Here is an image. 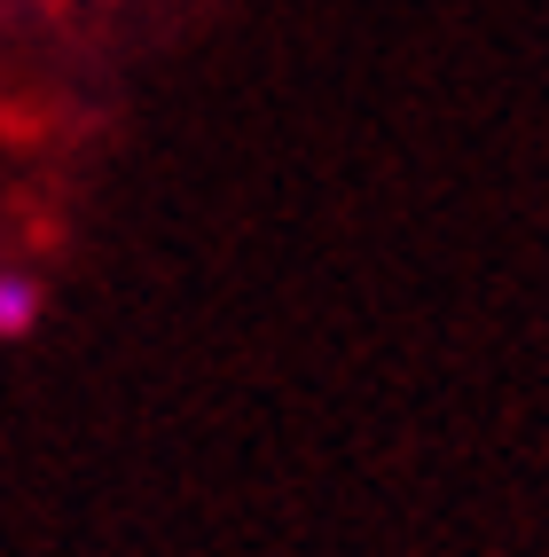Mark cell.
<instances>
[{
	"mask_svg": "<svg viewBox=\"0 0 549 557\" xmlns=\"http://www.w3.org/2000/svg\"><path fill=\"white\" fill-rule=\"evenodd\" d=\"M32 322H40V283L0 268V338H24Z\"/></svg>",
	"mask_w": 549,
	"mask_h": 557,
	"instance_id": "obj_1",
	"label": "cell"
}]
</instances>
